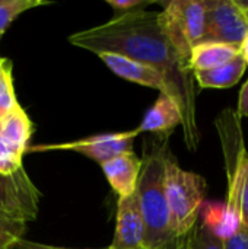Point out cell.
<instances>
[{
	"instance_id": "cell-1",
	"label": "cell",
	"mask_w": 248,
	"mask_h": 249,
	"mask_svg": "<svg viewBox=\"0 0 248 249\" xmlns=\"http://www.w3.org/2000/svg\"><path fill=\"white\" fill-rule=\"evenodd\" d=\"M69 42L96 55L117 54L158 70L167 80L170 96L180 107L186 146L190 152L197 150L200 130L194 73L168 41L156 12L145 9L113 18L107 23L72 34Z\"/></svg>"
},
{
	"instance_id": "cell-2",
	"label": "cell",
	"mask_w": 248,
	"mask_h": 249,
	"mask_svg": "<svg viewBox=\"0 0 248 249\" xmlns=\"http://www.w3.org/2000/svg\"><path fill=\"white\" fill-rule=\"evenodd\" d=\"M167 140L153 143L143 156L136 185V196L145 222L143 249H161L171 244L175 236L171 231V219L165 194V159Z\"/></svg>"
},
{
	"instance_id": "cell-3",
	"label": "cell",
	"mask_w": 248,
	"mask_h": 249,
	"mask_svg": "<svg viewBox=\"0 0 248 249\" xmlns=\"http://www.w3.org/2000/svg\"><path fill=\"white\" fill-rule=\"evenodd\" d=\"M221 140L224 168L227 174V201L224 203L222 219L213 235L222 241L234 236L241 228V191L244 165L248 156L241 118L237 111L225 108L215 120Z\"/></svg>"
},
{
	"instance_id": "cell-4",
	"label": "cell",
	"mask_w": 248,
	"mask_h": 249,
	"mask_svg": "<svg viewBox=\"0 0 248 249\" xmlns=\"http://www.w3.org/2000/svg\"><path fill=\"white\" fill-rule=\"evenodd\" d=\"M206 188L205 178L183 169L168 150L165 159V194L171 231L175 238L186 236L197 225Z\"/></svg>"
},
{
	"instance_id": "cell-5",
	"label": "cell",
	"mask_w": 248,
	"mask_h": 249,
	"mask_svg": "<svg viewBox=\"0 0 248 249\" xmlns=\"http://www.w3.org/2000/svg\"><path fill=\"white\" fill-rule=\"evenodd\" d=\"M159 23L171 45L189 61L194 45L205 41L206 7L203 0H172L158 12Z\"/></svg>"
},
{
	"instance_id": "cell-6",
	"label": "cell",
	"mask_w": 248,
	"mask_h": 249,
	"mask_svg": "<svg viewBox=\"0 0 248 249\" xmlns=\"http://www.w3.org/2000/svg\"><path fill=\"white\" fill-rule=\"evenodd\" d=\"M41 193L25 168L15 174H0V220L23 223L38 217Z\"/></svg>"
},
{
	"instance_id": "cell-7",
	"label": "cell",
	"mask_w": 248,
	"mask_h": 249,
	"mask_svg": "<svg viewBox=\"0 0 248 249\" xmlns=\"http://www.w3.org/2000/svg\"><path fill=\"white\" fill-rule=\"evenodd\" d=\"M140 134L137 128L123 133H110L98 134L75 142L54 143V144H38L28 147L26 152H51V150H70L79 155H83L99 165L117 158L123 153L133 152V143Z\"/></svg>"
},
{
	"instance_id": "cell-8",
	"label": "cell",
	"mask_w": 248,
	"mask_h": 249,
	"mask_svg": "<svg viewBox=\"0 0 248 249\" xmlns=\"http://www.w3.org/2000/svg\"><path fill=\"white\" fill-rule=\"evenodd\" d=\"M206 7L205 41L240 45L248 34V20L235 0H203Z\"/></svg>"
},
{
	"instance_id": "cell-9",
	"label": "cell",
	"mask_w": 248,
	"mask_h": 249,
	"mask_svg": "<svg viewBox=\"0 0 248 249\" xmlns=\"http://www.w3.org/2000/svg\"><path fill=\"white\" fill-rule=\"evenodd\" d=\"M32 131L34 125L20 105L0 123V174L10 175L23 168Z\"/></svg>"
},
{
	"instance_id": "cell-10",
	"label": "cell",
	"mask_w": 248,
	"mask_h": 249,
	"mask_svg": "<svg viewBox=\"0 0 248 249\" xmlns=\"http://www.w3.org/2000/svg\"><path fill=\"white\" fill-rule=\"evenodd\" d=\"M145 222L140 212L136 191L117 201L115 232L110 245L111 249H143Z\"/></svg>"
},
{
	"instance_id": "cell-11",
	"label": "cell",
	"mask_w": 248,
	"mask_h": 249,
	"mask_svg": "<svg viewBox=\"0 0 248 249\" xmlns=\"http://www.w3.org/2000/svg\"><path fill=\"white\" fill-rule=\"evenodd\" d=\"M98 57L118 77L142 85V86L158 89L161 93L170 95V88L167 85L165 77L153 67H149L146 64H142L139 61L121 57L117 54H101Z\"/></svg>"
},
{
	"instance_id": "cell-12",
	"label": "cell",
	"mask_w": 248,
	"mask_h": 249,
	"mask_svg": "<svg viewBox=\"0 0 248 249\" xmlns=\"http://www.w3.org/2000/svg\"><path fill=\"white\" fill-rule=\"evenodd\" d=\"M101 168L108 184L118 196V198L129 197L136 191L142 159L137 158L134 152H127L117 158H113L111 160L102 163Z\"/></svg>"
},
{
	"instance_id": "cell-13",
	"label": "cell",
	"mask_w": 248,
	"mask_h": 249,
	"mask_svg": "<svg viewBox=\"0 0 248 249\" xmlns=\"http://www.w3.org/2000/svg\"><path fill=\"white\" fill-rule=\"evenodd\" d=\"M181 125V111L177 102L167 93H161L143 121L137 127L140 133H153L167 140V137Z\"/></svg>"
},
{
	"instance_id": "cell-14",
	"label": "cell",
	"mask_w": 248,
	"mask_h": 249,
	"mask_svg": "<svg viewBox=\"0 0 248 249\" xmlns=\"http://www.w3.org/2000/svg\"><path fill=\"white\" fill-rule=\"evenodd\" d=\"M241 55L240 45L224 44L216 41H203L193 47L189 57L191 71H203L219 67Z\"/></svg>"
},
{
	"instance_id": "cell-15",
	"label": "cell",
	"mask_w": 248,
	"mask_h": 249,
	"mask_svg": "<svg viewBox=\"0 0 248 249\" xmlns=\"http://www.w3.org/2000/svg\"><path fill=\"white\" fill-rule=\"evenodd\" d=\"M246 69L247 66L244 58L238 55L237 58L219 67L203 71H194V80L203 89H225L237 85L243 77Z\"/></svg>"
},
{
	"instance_id": "cell-16",
	"label": "cell",
	"mask_w": 248,
	"mask_h": 249,
	"mask_svg": "<svg viewBox=\"0 0 248 249\" xmlns=\"http://www.w3.org/2000/svg\"><path fill=\"white\" fill-rule=\"evenodd\" d=\"M20 104L16 99L13 77H12V63L6 58L0 61V123L7 118Z\"/></svg>"
},
{
	"instance_id": "cell-17",
	"label": "cell",
	"mask_w": 248,
	"mask_h": 249,
	"mask_svg": "<svg viewBox=\"0 0 248 249\" xmlns=\"http://www.w3.org/2000/svg\"><path fill=\"white\" fill-rule=\"evenodd\" d=\"M48 4L44 0H0V38L9 25L23 12Z\"/></svg>"
},
{
	"instance_id": "cell-18",
	"label": "cell",
	"mask_w": 248,
	"mask_h": 249,
	"mask_svg": "<svg viewBox=\"0 0 248 249\" xmlns=\"http://www.w3.org/2000/svg\"><path fill=\"white\" fill-rule=\"evenodd\" d=\"M189 249H224L222 239L216 238L205 225L197 222L189 233Z\"/></svg>"
},
{
	"instance_id": "cell-19",
	"label": "cell",
	"mask_w": 248,
	"mask_h": 249,
	"mask_svg": "<svg viewBox=\"0 0 248 249\" xmlns=\"http://www.w3.org/2000/svg\"><path fill=\"white\" fill-rule=\"evenodd\" d=\"M26 225L0 220V249H13L15 244L23 238Z\"/></svg>"
},
{
	"instance_id": "cell-20",
	"label": "cell",
	"mask_w": 248,
	"mask_h": 249,
	"mask_svg": "<svg viewBox=\"0 0 248 249\" xmlns=\"http://www.w3.org/2000/svg\"><path fill=\"white\" fill-rule=\"evenodd\" d=\"M114 12V18L129 15L137 10H145L149 4L155 3L153 0H107Z\"/></svg>"
},
{
	"instance_id": "cell-21",
	"label": "cell",
	"mask_w": 248,
	"mask_h": 249,
	"mask_svg": "<svg viewBox=\"0 0 248 249\" xmlns=\"http://www.w3.org/2000/svg\"><path fill=\"white\" fill-rule=\"evenodd\" d=\"M241 226L248 231V156L244 165L243 191H241Z\"/></svg>"
},
{
	"instance_id": "cell-22",
	"label": "cell",
	"mask_w": 248,
	"mask_h": 249,
	"mask_svg": "<svg viewBox=\"0 0 248 249\" xmlns=\"http://www.w3.org/2000/svg\"><path fill=\"white\" fill-rule=\"evenodd\" d=\"M222 242H224V249H248V231L241 226L234 236Z\"/></svg>"
},
{
	"instance_id": "cell-23",
	"label": "cell",
	"mask_w": 248,
	"mask_h": 249,
	"mask_svg": "<svg viewBox=\"0 0 248 249\" xmlns=\"http://www.w3.org/2000/svg\"><path fill=\"white\" fill-rule=\"evenodd\" d=\"M237 114H238L240 118L248 117V80L244 83V86L241 88V92H240V96H238Z\"/></svg>"
},
{
	"instance_id": "cell-24",
	"label": "cell",
	"mask_w": 248,
	"mask_h": 249,
	"mask_svg": "<svg viewBox=\"0 0 248 249\" xmlns=\"http://www.w3.org/2000/svg\"><path fill=\"white\" fill-rule=\"evenodd\" d=\"M13 249H69V248H61V247H53V245H44V244H37V242H32V241H26V239H19L16 244H15V248ZM101 249H111L108 248H101Z\"/></svg>"
},
{
	"instance_id": "cell-25",
	"label": "cell",
	"mask_w": 248,
	"mask_h": 249,
	"mask_svg": "<svg viewBox=\"0 0 248 249\" xmlns=\"http://www.w3.org/2000/svg\"><path fill=\"white\" fill-rule=\"evenodd\" d=\"M161 249H189V233L181 238H175L171 244L165 245Z\"/></svg>"
},
{
	"instance_id": "cell-26",
	"label": "cell",
	"mask_w": 248,
	"mask_h": 249,
	"mask_svg": "<svg viewBox=\"0 0 248 249\" xmlns=\"http://www.w3.org/2000/svg\"><path fill=\"white\" fill-rule=\"evenodd\" d=\"M240 53H241V57L246 61V66L248 67V34L247 36L244 38V41L240 44Z\"/></svg>"
},
{
	"instance_id": "cell-27",
	"label": "cell",
	"mask_w": 248,
	"mask_h": 249,
	"mask_svg": "<svg viewBox=\"0 0 248 249\" xmlns=\"http://www.w3.org/2000/svg\"><path fill=\"white\" fill-rule=\"evenodd\" d=\"M238 4H240V7L243 9V12H244V15H246V18H247V20H248V1L247 3H244V1H238Z\"/></svg>"
},
{
	"instance_id": "cell-28",
	"label": "cell",
	"mask_w": 248,
	"mask_h": 249,
	"mask_svg": "<svg viewBox=\"0 0 248 249\" xmlns=\"http://www.w3.org/2000/svg\"><path fill=\"white\" fill-rule=\"evenodd\" d=\"M0 61H1V58H0Z\"/></svg>"
}]
</instances>
